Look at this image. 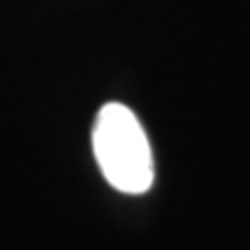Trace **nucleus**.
I'll use <instances>...</instances> for the list:
<instances>
[{
    "mask_svg": "<svg viewBox=\"0 0 250 250\" xmlns=\"http://www.w3.org/2000/svg\"><path fill=\"white\" fill-rule=\"evenodd\" d=\"M93 151L104 179L125 195H142L153 186V153L146 132L125 104L109 102L93 127Z\"/></svg>",
    "mask_w": 250,
    "mask_h": 250,
    "instance_id": "1",
    "label": "nucleus"
}]
</instances>
